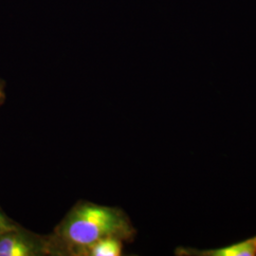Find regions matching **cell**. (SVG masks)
<instances>
[{"label":"cell","instance_id":"277c9868","mask_svg":"<svg viewBox=\"0 0 256 256\" xmlns=\"http://www.w3.org/2000/svg\"><path fill=\"white\" fill-rule=\"evenodd\" d=\"M120 238H106L82 248L79 256H120L122 252Z\"/></svg>","mask_w":256,"mask_h":256},{"label":"cell","instance_id":"5b68a950","mask_svg":"<svg viewBox=\"0 0 256 256\" xmlns=\"http://www.w3.org/2000/svg\"><path fill=\"white\" fill-rule=\"evenodd\" d=\"M18 227V225H16L14 222L8 220L5 216V214L0 212V234L16 229Z\"/></svg>","mask_w":256,"mask_h":256},{"label":"cell","instance_id":"3957f363","mask_svg":"<svg viewBox=\"0 0 256 256\" xmlns=\"http://www.w3.org/2000/svg\"><path fill=\"white\" fill-rule=\"evenodd\" d=\"M176 254L186 256H256V236L220 248L198 250L194 248L180 247L176 250Z\"/></svg>","mask_w":256,"mask_h":256},{"label":"cell","instance_id":"8992f818","mask_svg":"<svg viewBox=\"0 0 256 256\" xmlns=\"http://www.w3.org/2000/svg\"><path fill=\"white\" fill-rule=\"evenodd\" d=\"M6 99V93H5V82L0 80V108L4 104Z\"/></svg>","mask_w":256,"mask_h":256},{"label":"cell","instance_id":"6da1fadb","mask_svg":"<svg viewBox=\"0 0 256 256\" xmlns=\"http://www.w3.org/2000/svg\"><path fill=\"white\" fill-rule=\"evenodd\" d=\"M128 216L118 208L90 202L79 203L56 228L50 240L44 241L46 252L79 256L84 248L106 238H134Z\"/></svg>","mask_w":256,"mask_h":256},{"label":"cell","instance_id":"7a4b0ae2","mask_svg":"<svg viewBox=\"0 0 256 256\" xmlns=\"http://www.w3.org/2000/svg\"><path fill=\"white\" fill-rule=\"evenodd\" d=\"M44 252V242L19 227L0 234V256H36Z\"/></svg>","mask_w":256,"mask_h":256}]
</instances>
